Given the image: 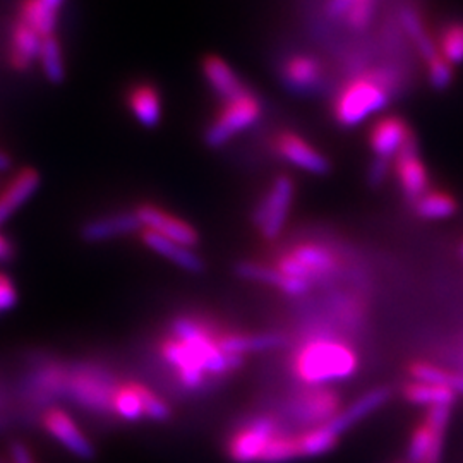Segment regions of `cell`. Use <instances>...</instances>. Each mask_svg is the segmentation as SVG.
<instances>
[{
    "label": "cell",
    "mask_w": 463,
    "mask_h": 463,
    "mask_svg": "<svg viewBox=\"0 0 463 463\" xmlns=\"http://www.w3.org/2000/svg\"><path fill=\"white\" fill-rule=\"evenodd\" d=\"M162 355L187 390H199L208 376H223L244 364V357L220 350L218 338L191 317L174 321L172 335L162 342Z\"/></svg>",
    "instance_id": "1"
},
{
    "label": "cell",
    "mask_w": 463,
    "mask_h": 463,
    "mask_svg": "<svg viewBox=\"0 0 463 463\" xmlns=\"http://www.w3.org/2000/svg\"><path fill=\"white\" fill-rule=\"evenodd\" d=\"M359 369V350L347 338L331 331L307 336L294 350L290 359L292 374L306 386H325L347 381L355 376Z\"/></svg>",
    "instance_id": "2"
},
{
    "label": "cell",
    "mask_w": 463,
    "mask_h": 463,
    "mask_svg": "<svg viewBox=\"0 0 463 463\" xmlns=\"http://www.w3.org/2000/svg\"><path fill=\"white\" fill-rule=\"evenodd\" d=\"M393 97V90L384 83L378 69L369 67L350 76L338 88L331 105V114L338 126L350 129L384 110Z\"/></svg>",
    "instance_id": "3"
},
{
    "label": "cell",
    "mask_w": 463,
    "mask_h": 463,
    "mask_svg": "<svg viewBox=\"0 0 463 463\" xmlns=\"http://www.w3.org/2000/svg\"><path fill=\"white\" fill-rule=\"evenodd\" d=\"M453 405L428 407L415 424L407 441L409 463H441Z\"/></svg>",
    "instance_id": "4"
},
{
    "label": "cell",
    "mask_w": 463,
    "mask_h": 463,
    "mask_svg": "<svg viewBox=\"0 0 463 463\" xmlns=\"http://www.w3.org/2000/svg\"><path fill=\"white\" fill-rule=\"evenodd\" d=\"M261 112L263 105L252 91L225 101L223 109L204 133V145L212 149L222 148L235 134L250 128L261 117Z\"/></svg>",
    "instance_id": "5"
},
{
    "label": "cell",
    "mask_w": 463,
    "mask_h": 463,
    "mask_svg": "<svg viewBox=\"0 0 463 463\" xmlns=\"http://www.w3.org/2000/svg\"><path fill=\"white\" fill-rule=\"evenodd\" d=\"M342 409V397L325 386H309L298 392L287 405L288 417L304 430L328 424Z\"/></svg>",
    "instance_id": "6"
},
{
    "label": "cell",
    "mask_w": 463,
    "mask_h": 463,
    "mask_svg": "<svg viewBox=\"0 0 463 463\" xmlns=\"http://www.w3.org/2000/svg\"><path fill=\"white\" fill-rule=\"evenodd\" d=\"M296 184L288 175H279L263 199L258 203L252 222L261 231L266 241H275L280 235L292 208Z\"/></svg>",
    "instance_id": "7"
},
{
    "label": "cell",
    "mask_w": 463,
    "mask_h": 463,
    "mask_svg": "<svg viewBox=\"0 0 463 463\" xmlns=\"http://www.w3.org/2000/svg\"><path fill=\"white\" fill-rule=\"evenodd\" d=\"M279 419L260 415L248 426L237 430L229 441V457L235 463H256L261 460L266 445L280 432Z\"/></svg>",
    "instance_id": "8"
},
{
    "label": "cell",
    "mask_w": 463,
    "mask_h": 463,
    "mask_svg": "<svg viewBox=\"0 0 463 463\" xmlns=\"http://www.w3.org/2000/svg\"><path fill=\"white\" fill-rule=\"evenodd\" d=\"M393 172L403 199L412 204L415 199L430 191V175L424 160L420 158L419 141L415 134L405 143V146L393 160Z\"/></svg>",
    "instance_id": "9"
},
{
    "label": "cell",
    "mask_w": 463,
    "mask_h": 463,
    "mask_svg": "<svg viewBox=\"0 0 463 463\" xmlns=\"http://www.w3.org/2000/svg\"><path fill=\"white\" fill-rule=\"evenodd\" d=\"M414 131L409 122L400 116L380 117L369 129L367 143L374 158L393 162L398 153L411 139Z\"/></svg>",
    "instance_id": "10"
},
{
    "label": "cell",
    "mask_w": 463,
    "mask_h": 463,
    "mask_svg": "<svg viewBox=\"0 0 463 463\" xmlns=\"http://www.w3.org/2000/svg\"><path fill=\"white\" fill-rule=\"evenodd\" d=\"M275 151L285 162L298 166L307 174H313V175L330 174V160L296 133L285 131L279 134L275 139Z\"/></svg>",
    "instance_id": "11"
},
{
    "label": "cell",
    "mask_w": 463,
    "mask_h": 463,
    "mask_svg": "<svg viewBox=\"0 0 463 463\" xmlns=\"http://www.w3.org/2000/svg\"><path fill=\"white\" fill-rule=\"evenodd\" d=\"M136 215L139 218L143 229L160 233L174 242H179L187 248H194L198 244V232L193 225L185 223L181 218L168 215L164 210L153 206V204H141L136 210Z\"/></svg>",
    "instance_id": "12"
},
{
    "label": "cell",
    "mask_w": 463,
    "mask_h": 463,
    "mask_svg": "<svg viewBox=\"0 0 463 463\" xmlns=\"http://www.w3.org/2000/svg\"><path fill=\"white\" fill-rule=\"evenodd\" d=\"M43 428L49 430L67 451L81 460L95 458V448L91 441L83 434V430L76 426V422L61 409H50L42 419Z\"/></svg>",
    "instance_id": "13"
},
{
    "label": "cell",
    "mask_w": 463,
    "mask_h": 463,
    "mask_svg": "<svg viewBox=\"0 0 463 463\" xmlns=\"http://www.w3.org/2000/svg\"><path fill=\"white\" fill-rule=\"evenodd\" d=\"M393 397V388L388 384H380L364 392L363 395L355 398L350 405L344 407L340 414L336 415L330 424L333 430H336L340 436L359 422H363L369 415L376 414Z\"/></svg>",
    "instance_id": "14"
},
{
    "label": "cell",
    "mask_w": 463,
    "mask_h": 463,
    "mask_svg": "<svg viewBox=\"0 0 463 463\" xmlns=\"http://www.w3.org/2000/svg\"><path fill=\"white\" fill-rule=\"evenodd\" d=\"M288 252L309 269L315 283L336 279L344 268L342 256L319 242H300L288 249Z\"/></svg>",
    "instance_id": "15"
},
{
    "label": "cell",
    "mask_w": 463,
    "mask_h": 463,
    "mask_svg": "<svg viewBox=\"0 0 463 463\" xmlns=\"http://www.w3.org/2000/svg\"><path fill=\"white\" fill-rule=\"evenodd\" d=\"M233 273L242 280L260 281L269 287H275L283 294L292 298L306 296L313 287L311 281L287 277L275 266L263 265L256 261H239L233 266Z\"/></svg>",
    "instance_id": "16"
},
{
    "label": "cell",
    "mask_w": 463,
    "mask_h": 463,
    "mask_svg": "<svg viewBox=\"0 0 463 463\" xmlns=\"http://www.w3.org/2000/svg\"><path fill=\"white\" fill-rule=\"evenodd\" d=\"M398 24L403 34L409 38L411 45L414 47L417 55L424 61V66H428L434 59H438L441 53L436 45V38L430 34L426 23L422 21L420 13L412 4H405L398 11Z\"/></svg>",
    "instance_id": "17"
},
{
    "label": "cell",
    "mask_w": 463,
    "mask_h": 463,
    "mask_svg": "<svg viewBox=\"0 0 463 463\" xmlns=\"http://www.w3.org/2000/svg\"><path fill=\"white\" fill-rule=\"evenodd\" d=\"M281 76L287 88L298 93H309L319 88L325 78V69L313 55L296 53L285 61Z\"/></svg>",
    "instance_id": "18"
},
{
    "label": "cell",
    "mask_w": 463,
    "mask_h": 463,
    "mask_svg": "<svg viewBox=\"0 0 463 463\" xmlns=\"http://www.w3.org/2000/svg\"><path fill=\"white\" fill-rule=\"evenodd\" d=\"M141 229L143 225L134 212V213H118V215L101 216V218L90 220L81 227L80 235L84 242L97 244L116 237H122V235H129Z\"/></svg>",
    "instance_id": "19"
},
{
    "label": "cell",
    "mask_w": 463,
    "mask_h": 463,
    "mask_svg": "<svg viewBox=\"0 0 463 463\" xmlns=\"http://www.w3.org/2000/svg\"><path fill=\"white\" fill-rule=\"evenodd\" d=\"M67 395L93 412L112 411L114 392L105 381L91 376H76L64 386Z\"/></svg>",
    "instance_id": "20"
},
{
    "label": "cell",
    "mask_w": 463,
    "mask_h": 463,
    "mask_svg": "<svg viewBox=\"0 0 463 463\" xmlns=\"http://www.w3.org/2000/svg\"><path fill=\"white\" fill-rule=\"evenodd\" d=\"M203 74H204L208 84L212 86V90L223 101L239 99L249 91L246 84L241 81V78L233 71V67L218 55L204 57Z\"/></svg>",
    "instance_id": "21"
},
{
    "label": "cell",
    "mask_w": 463,
    "mask_h": 463,
    "mask_svg": "<svg viewBox=\"0 0 463 463\" xmlns=\"http://www.w3.org/2000/svg\"><path fill=\"white\" fill-rule=\"evenodd\" d=\"M141 239L143 242L148 246L151 250L158 252L160 256H164L168 261H172L174 265L183 268L189 273H203L204 271V261L199 258L198 254L187 246H183L179 242H174L166 237H162L160 233L156 232L148 231V229H143L141 231Z\"/></svg>",
    "instance_id": "22"
},
{
    "label": "cell",
    "mask_w": 463,
    "mask_h": 463,
    "mask_svg": "<svg viewBox=\"0 0 463 463\" xmlns=\"http://www.w3.org/2000/svg\"><path fill=\"white\" fill-rule=\"evenodd\" d=\"M42 184L34 168H23L11 184L0 193V225L7 222L28 199L33 196Z\"/></svg>",
    "instance_id": "23"
},
{
    "label": "cell",
    "mask_w": 463,
    "mask_h": 463,
    "mask_svg": "<svg viewBox=\"0 0 463 463\" xmlns=\"http://www.w3.org/2000/svg\"><path fill=\"white\" fill-rule=\"evenodd\" d=\"M128 105L141 126L153 129L160 124L162 99L151 84H136L128 95Z\"/></svg>",
    "instance_id": "24"
},
{
    "label": "cell",
    "mask_w": 463,
    "mask_h": 463,
    "mask_svg": "<svg viewBox=\"0 0 463 463\" xmlns=\"http://www.w3.org/2000/svg\"><path fill=\"white\" fill-rule=\"evenodd\" d=\"M285 344L281 333H258V335H223L218 336V347L225 354L244 357L250 352H263L280 348Z\"/></svg>",
    "instance_id": "25"
},
{
    "label": "cell",
    "mask_w": 463,
    "mask_h": 463,
    "mask_svg": "<svg viewBox=\"0 0 463 463\" xmlns=\"http://www.w3.org/2000/svg\"><path fill=\"white\" fill-rule=\"evenodd\" d=\"M42 47V36L30 28L26 23L17 19L11 34V62L13 66L23 71L38 61Z\"/></svg>",
    "instance_id": "26"
},
{
    "label": "cell",
    "mask_w": 463,
    "mask_h": 463,
    "mask_svg": "<svg viewBox=\"0 0 463 463\" xmlns=\"http://www.w3.org/2000/svg\"><path fill=\"white\" fill-rule=\"evenodd\" d=\"M403 400L419 407H434V405H453L457 400V393L441 384H428L417 381H405L400 388Z\"/></svg>",
    "instance_id": "27"
},
{
    "label": "cell",
    "mask_w": 463,
    "mask_h": 463,
    "mask_svg": "<svg viewBox=\"0 0 463 463\" xmlns=\"http://www.w3.org/2000/svg\"><path fill=\"white\" fill-rule=\"evenodd\" d=\"M412 212L420 220H447L458 212V201L443 189H430L424 196L411 204Z\"/></svg>",
    "instance_id": "28"
},
{
    "label": "cell",
    "mask_w": 463,
    "mask_h": 463,
    "mask_svg": "<svg viewBox=\"0 0 463 463\" xmlns=\"http://www.w3.org/2000/svg\"><path fill=\"white\" fill-rule=\"evenodd\" d=\"M298 445L302 451V458L306 457H321L333 451L340 443V434L333 430L330 424L316 426L311 430H304L298 432Z\"/></svg>",
    "instance_id": "29"
},
{
    "label": "cell",
    "mask_w": 463,
    "mask_h": 463,
    "mask_svg": "<svg viewBox=\"0 0 463 463\" xmlns=\"http://www.w3.org/2000/svg\"><path fill=\"white\" fill-rule=\"evenodd\" d=\"M38 62L43 71L45 80L52 84L64 83L66 80V64L61 42L55 34H49L42 38V47L38 53Z\"/></svg>",
    "instance_id": "30"
},
{
    "label": "cell",
    "mask_w": 463,
    "mask_h": 463,
    "mask_svg": "<svg viewBox=\"0 0 463 463\" xmlns=\"http://www.w3.org/2000/svg\"><path fill=\"white\" fill-rule=\"evenodd\" d=\"M19 19L33 28L42 38L53 34L57 26V13L50 11L40 0H21Z\"/></svg>",
    "instance_id": "31"
},
{
    "label": "cell",
    "mask_w": 463,
    "mask_h": 463,
    "mask_svg": "<svg viewBox=\"0 0 463 463\" xmlns=\"http://www.w3.org/2000/svg\"><path fill=\"white\" fill-rule=\"evenodd\" d=\"M436 45L441 57L451 66L463 62V21H449L441 26L439 34H436Z\"/></svg>",
    "instance_id": "32"
},
{
    "label": "cell",
    "mask_w": 463,
    "mask_h": 463,
    "mask_svg": "<svg viewBox=\"0 0 463 463\" xmlns=\"http://www.w3.org/2000/svg\"><path fill=\"white\" fill-rule=\"evenodd\" d=\"M302 458V451L298 445V434H287L280 430L271 441L266 445L261 455V463H285Z\"/></svg>",
    "instance_id": "33"
},
{
    "label": "cell",
    "mask_w": 463,
    "mask_h": 463,
    "mask_svg": "<svg viewBox=\"0 0 463 463\" xmlns=\"http://www.w3.org/2000/svg\"><path fill=\"white\" fill-rule=\"evenodd\" d=\"M407 374L411 376V380L417 383H428V384H441L451 388L453 378H455V371L447 369L443 365L434 364L426 359H414L411 361L405 367Z\"/></svg>",
    "instance_id": "34"
},
{
    "label": "cell",
    "mask_w": 463,
    "mask_h": 463,
    "mask_svg": "<svg viewBox=\"0 0 463 463\" xmlns=\"http://www.w3.org/2000/svg\"><path fill=\"white\" fill-rule=\"evenodd\" d=\"M112 411L120 415V419L129 422L141 420L145 417V409L136 390V384H124L117 388L112 398Z\"/></svg>",
    "instance_id": "35"
},
{
    "label": "cell",
    "mask_w": 463,
    "mask_h": 463,
    "mask_svg": "<svg viewBox=\"0 0 463 463\" xmlns=\"http://www.w3.org/2000/svg\"><path fill=\"white\" fill-rule=\"evenodd\" d=\"M374 14H376V0H355L342 19L350 30L364 32L371 26Z\"/></svg>",
    "instance_id": "36"
},
{
    "label": "cell",
    "mask_w": 463,
    "mask_h": 463,
    "mask_svg": "<svg viewBox=\"0 0 463 463\" xmlns=\"http://www.w3.org/2000/svg\"><path fill=\"white\" fill-rule=\"evenodd\" d=\"M136 390H137L139 398H141V403H143V409H145V417H148L151 420H156V422H165L170 419L172 409L166 405L162 398L156 397L151 390L141 386V384H136Z\"/></svg>",
    "instance_id": "37"
},
{
    "label": "cell",
    "mask_w": 463,
    "mask_h": 463,
    "mask_svg": "<svg viewBox=\"0 0 463 463\" xmlns=\"http://www.w3.org/2000/svg\"><path fill=\"white\" fill-rule=\"evenodd\" d=\"M426 74H428L430 88L438 90V91H443L453 83L455 71H453V66L439 55L438 59H434L432 62L426 66Z\"/></svg>",
    "instance_id": "38"
},
{
    "label": "cell",
    "mask_w": 463,
    "mask_h": 463,
    "mask_svg": "<svg viewBox=\"0 0 463 463\" xmlns=\"http://www.w3.org/2000/svg\"><path fill=\"white\" fill-rule=\"evenodd\" d=\"M392 170H393V162L383 160V158H373L369 170H367V183L373 187H380L386 183Z\"/></svg>",
    "instance_id": "39"
},
{
    "label": "cell",
    "mask_w": 463,
    "mask_h": 463,
    "mask_svg": "<svg viewBox=\"0 0 463 463\" xmlns=\"http://www.w3.org/2000/svg\"><path fill=\"white\" fill-rule=\"evenodd\" d=\"M17 304V290L13 280L0 273V315L13 311Z\"/></svg>",
    "instance_id": "40"
},
{
    "label": "cell",
    "mask_w": 463,
    "mask_h": 463,
    "mask_svg": "<svg viewBox=\"0 0 463 463\" xmlns=\"http://www.w3.org/2000/svg\"><path fill=\"white\" fill-rule=\"evenodd\" d=\"M9 453H11L13 463H33V457H32L30 449L21 441H14L9 448Z\"/></svg>",
    "instance_id": "41"
},
{
    "label": "cell",
    "mask_w": 463,
    "mask_h": 463,
    "mask_svg": "<svg viewBox=\"0 0 463 463\" xmlns=\"http://www.w3.org/2000/svg\"><path fill=\"white\" fill-rule=\"evenodd\" d=\"M14 256H16V249L13 246V242L4 235H0V263H9L14 260Z\"/></svg>",
    "instance_id": "42"
},
{
    "label": "cell",
    "mask_w": 463,
    "mask_h": 463,
    "mask_svg": "<svg viewBox=\"0 0 463 463\" xmlns=\"http://www.w3.org/2000/svg\"><path fill=\"white\" fill-rule=\"evenodd\" d=\"M11 168H13V158L7 153L0 151V174L9 172Z\"/></svg>",
    "instance_id": "43"
},
{
    "label": "cell",
    "mask_w": 463,
    "mask_h": 463,
    "mask_svg": "<svg viewBox=\"0 0 463 463\" xmlns=\"http://www.w3.org/2000/svg\"><path fill=\"white\" fill-rule=\"evenodd\" d=\"M45 7H49L50 11H53V13H57L59 14V11H61V7L64 5V2L66 0H40Z\"/></svg>",
    "instance_id": "44"
},
{
    "label": "cell",
    "mask_w": 463,
    "mask_h": 463,
    "mask_svg": "<svg viewBox=\"0 0 463 463\" xmlns=\"http://www.w3.org/2000/svg\"><path fill=\"white\" fill-rule=\"evenodd\" d=\"M460 252H462V256H463V242H462V248H460Z\"/></svg>",
    "instance_id": "45"
},
{
    "label": "cell",
    "mask_w": 463,
    "mask_h": 463,
    "mask_svg": "<svg viewBox=\"0 0 463 463\" xmlns=\"http://www.w3.org/2000/svg\"><path fill=\"white\" fill-rule=\"evenodd\" d=\"M395 463H409V462H395Z\"/></svg>",
    "instance_id": "46"
}]
</instances>
